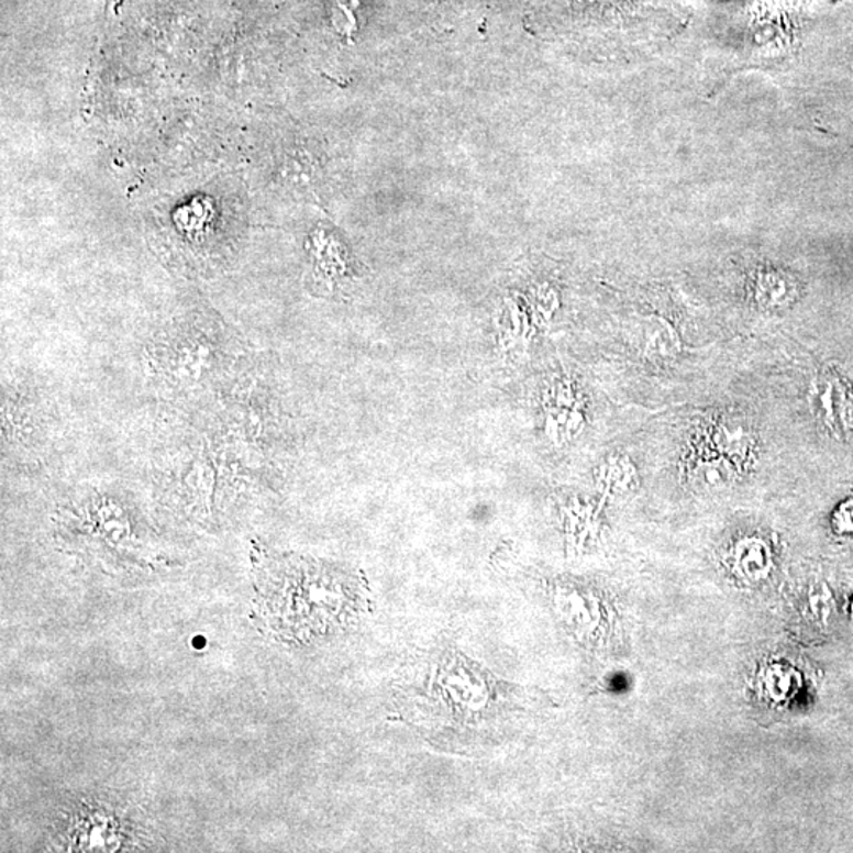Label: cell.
<instances>
[{
  "instance_id": "52a82bcc",
  "label": "cell",
  "mask_w": 853,
  "mask_h": 853,
  "mask_svg": "<svg viewBox=\"0 0 853 853\" xmlns=\"http://www.w3.org/2000/svg\"><path fill=\"white\" fill-rule=\"evenodd\" d=\"M735 476L732 461L724 455H719V457H710L696 465L693 472V483L699 489L719 490L730 486L735 480Z\"/></svg>"
},
{
  "instance_id": "277c9868",
  "label": "cell",
  "mask_w": 853,
  "mask_h": 853,
  "mask_svg": "<svg viewBox=\"0 0 853 853\" xmlns=\"http://www.w3.org/2000/svg\"><path fill=\"white\" fill-rule=\"evenodd\" d=\"M812 400L823 424L833 432L853 429V396L837 378L819 379Z\"/></svg>"
},
{
  "instance_id": "ba28073f",
  "label": "cell",
  "mask_w": 853,
  "mask_h": 853,
  "mask_svg": "<svg viewBox=\"0 0 853 853\" xmlns=\"http://www.w3.org/2000/svg\"><path fill=\"white\" fill-rule=\"evenodd\" d=\"M755 296L765 307H780L794 296V287L786 277L776 273H765L755 281Z\"/></svg>"
},
{
  "instance_id": "5b68a950",
  "label": "cell",
  "mask_w": 853,
  "mask_h": 853,
  "mask_svg": "<svg viewBox=\"0 0 853 853\" xmlns=\"http://www.w3.org/2000/svg\"><path fill=\"white\" fill-rule=\"evenodd\" d=\"M711 443L730 461H743L753 447V432L736 419H722L711 429Z\"/></svg>"
},
{
  "instance_id": "8992f818",
  "label": "cell",
  "mask_w": 853,
  "mask_h": 853,
  "mask_svg": "<svg viewBox=\"0 0 853 853\" xmlns=\"http://www.w3.org/2000/svg\"><path fill=\"white\" fill-rule=\"evenodd\" d=\"M642 343L643 353L656 361L674 359L682 352L677 331L663 318L653 317L645 321Z\"/></svg>"
},
{
  "instance_id": "30bf717a",
  "label": "cell",
  "mask_w": 853,
  "mask_h": 853,
  "mask_svg": "<svg viewBox=\"0 0 853 853\" xmlns=\"http://www.w3.org/2000/svg\"><path fill=\"white\" fill-rule=\"evenodd\" d=\"M837 527L840 528V530H853V501L842 506L840 511H838Z\"/></svg>"
},
{
  "instance_id": "6da1fadb",
  "label": "cell",
  "mask_w": 853,
  "mask_h": 853,
  "mask_svg": "<svg viewBox=\"0 0 853 853\" xmlns=\"http://www.w3.org/2000/svg\"><path fill=\"white\" fill-rule=\"evenodd\" d=\"M256 610L269 631L289 642H309L348 627L365 607L363 584L334 567L253 552Z\"/></svg>"
},
{
  "instance_id": "7a4b0ae2",
  "label": "cell",
  "mask_w": 853,
  "mask_h": 853,
  "mask_svg": "<svg viewBox=\"0 0 853 853\" xmlns=\"http://www.w3.org/2000/svg\"><path fill=\"white\" fill-rule=\"evenodd\" d=\"M430 678L451 693L446 696L432 686H424L427 697H422L427 708H421L425 719L422 724L429 732H436L433 735L441 736L444 730H450L447 736L452 735V743L462 739V744L468 747L490 743L517 724V688L491 678L479 696L457 697L436 675Z\"/></svg>"
},
{
  "instance_id": "9c48e42d",
  "label": "cell",
  "mask_w": 853,
  "mask_h": 853,
  "mask_svg": "<svg viewBox=\"0 0 853 853\" xmlns=\"http://www.w3.org/2000/svg\"><path fill=\"white\" fill-rule=\"evenodd\" d=\"M739 565L750 574L764 573L768 566V551L762 542L747 541L739 547Z\"/></svg>"
},
{
  "instance_id": "3957f363",
  "label": "cell",
  "mask_w": 853,
  "mask_h": 853,
  "mask_svg": "<svg viewBox=\"0 0 853 853\" xmlns=\"http://www.w3.org/2000/svg\"><path fill=\"white\" fill-rule=\"evenodd\" d=\"M223 335L200 328H177L155 346V361L169 383L197 385L222 363Z\"/></svg>"
}]
</instances>
